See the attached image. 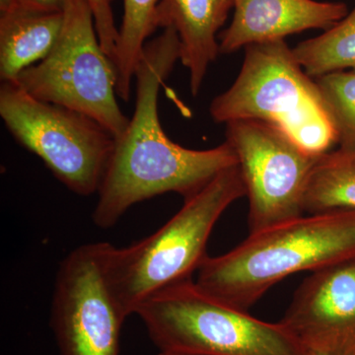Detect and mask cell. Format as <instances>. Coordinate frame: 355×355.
<instances>
[{
  "label": "cell",
  "instance_id": "cell-21",
  "mask_svg": "<svg viewBox=\"0 0 355 355\" xmlns=\"http://www.w3.org/2000/svg\"><path fill=\"white\" fill-rule=\"evenodd\" d=\"M307 355H327V354H323V352H314V350H309V352H308Z\"/></svg>",
  "mask_w": 355,
  "mask_h": 355
},
{
  "label": "cell",
  "instance_id": "cell-2",
  "mask_svg": "<svg viewBox=\"0 0 355 355\" xmlns=\"http://www.w3.org/2000/svg\"><path fill=\"white\" fill-rule=\"evenodd\" d=\"M355 260V211L304 214L249 233L234 249L207 256L196 282L205 291L249 311L294 273Z\"/></svg>",
  "mask_w": 355,
  "mask_h": 355
},
{
  "label": "cell",
  "instance_id": "cell-8",
  "mask_svg": "<svg viewBox=\"0 0 355 355\" xmlns=\"http://www.w3.org/2000/svg\"><path fill=\"white\" fill-rule=\"evenodd\" d=\"M225 135L246 188L249 233L304 216L306 188L318 157L266 121H230Z\"/></svg>",
  "mask_w": 355,
  "mask_h": 355
},
{
  "label": "cell",
  "instance_id": "cell-19",
  "mask_svg": "<svg viewBox=\"0 0 355 355\" xmlns=\"http://www.w3.org/2000/svg\"><path fill=\"white\" fill-rule=\"evenodd\" d=\"M65 1L67 0H0V4L14 3L39 10L62 12Z\"/></svg>",
  "mask_w": 355,
  "mask_h": 355
},
{
  "label": "cell",
  "instance_id": "cell-17",
  "mask_svg": "<svg viewBox=\"0 0 355 355\" xmlns=\"http://www.w3.org/2000/svg\"><path fill=\"white\" fill-rule=\"evenodd\" d=\"M335 127L340 149L355 153V71H335L315 78Z\"/></svg>",
  "mask_w": 355,
  "mask_h": 355
},
{
  "label": "cell",
  "instance_id": "cell-4",
  "mask_svg": "<svg viewBox=\"0 0 355 355\" xmlns=\"http://www.w3.org/2000/svg\"><path fill=\"white\" fill-rule=\"evenodd\" d=\"M216 123L257 120L284 130L303 150L319 157L338 137L315 79L284 40L249 44L239 76L209 107Z\"/></svg>",
  "mask_w": 355,
  "mask_h": 355
},
{
  "label": "cell",
  "instance_id": "cell-11",
  "mask_svg": "<svg viewBox=\"0 0 355 355\" xmlns=\"http://www.w3.org/2000/svg\"><path fill=\"white\" fill-rule=\"evenodd\" d=\"M233 7L232 22L220 34L223 55L306 30L327 31L349 14L343 2L315 0H233Z\"/></svg>",
  "mask_w": 355,
  "mask_h": 355
},
{
  "label": "cell",
  "instance_id": "cell-9",
  "mask_svg": "<svg viewBox=\"0 0 355 355\" xmlns=\"http://www.w3.org/2000/svg\"><path fill=\"white\" fill-rule=\"evenodd\" d=\"M109 244L79 246L58 268L51 326L62 355H119L127 316L114 298L105 272Z\"/></svg>",
  "mask_w": 355,
  "mask_h": 355
},
{
  "label": "cell",
  "instance_id": "cell-12",
  "mask_svg": "<svg viewBox=\"0 0 355 355\" xmlns=\"http://www.w3.org/2000/svg\"><path fill=\"white\" fill-rule=\"evenodd\" d=\"M233 0H160L157 28L172 27L181 43L180 62L190 71L191 94L202 89L210 64L219 51L217 33L227 19Z\"/></svg>",
  "mask_w": 355,
  "mask_h": 355
},
{
  "label": "cell",
  "instance_id": "cell-1",
  "mask_svg": "<svg viewBox=\"0 0 355 355\" xmlns=\"http://www.w3.org/2000/svg\"><path fill=\"white\" fill-rule=\"evenodd\" d=\"M181 58L174 28L147 42L135 71V106L113 153L98 190L93 221L113 227L135 203L167 193L195 195L214 177L238 164L227 142L207 150L184 148L166 135L159 120L161 86Z\"/></svg>",
  "mask_w": 355,
  "mask_h": 355
},
{
  "label": "cell",
  "instance_id": "cell-18",
  "mask_svg": "<svg viewBox=\"0 0 355 355\" xmlns=\"http://www.w3.org/2000/svg\"><path fill=\"white\" fill-rule=\"evenodd\" d=\"M113 0H88L89 6L94 15L96 30L103 50L114 62L119 29L114 24L111 3Z\"/></svg>",
  "mask_w": 355,
  "mask_h": 355
},
{
  "label": "cell",
  "instance_id": "cell-16",
  "mask_svg": "<svg viewBox=\"0 0 355 355\" xmlns=\"http://www.w3.org/2000/svg\"><path fill=\"white\" fill-rule=\"evenodd\" d=\"M292 51L312 78L345 69L355 71V6L331 29L302 42Z\"/></svg>",
  "mask_w": 355,
  "mask_h": 355
},
{
  "label": "cell",
  "instance_id": "cell-6",
  "mask_svg": "<svg viewBox=\"0 0 355 355\" xmlns=\"http://www.w3.org/2000/svg\"><path fill=\"white\" fill-rule=\"evenodd\" d=\"M13 83L36 99L94 119L114 139L130 121L116 102V65L103 50L88 0L65 1L57 44Z\"/></svg>",
  "mask_w": 355,
  "mask_h": 355
},
{
  "label": "cell",
  "instance_id": "cell-3",
  "mask_svg": "<svg viewBox=\"0 0 355 355\" xmlns=\"http://www.w3.org/2000/svg\"><path fill=\"white\" fill-rule=\"evenodd\" d=\"M246 197L239 166L219 173L184 198L182 209L156 232L125 248L109 244L105 272L123 314H135L142 302L166 287L193 279L207 259L214 226L236 200Z\"/></svg>",
  "mask_w": 355,
  "mask_h": 355
},
{
  "label": "cell",
  "instance_id": "cell-20",
  "mask_svg": "<svg viewBox=\"0 0 355 355\" xmlns=\"http://www.w3.org/2000/svg\"><path fill=\"white\" fill-rule=\"evenodd\" d=\"M158 355H200L195 354H188V352H161Z\"/></svg>",
  "mask_w": 355,
  "mask_h": 355
},
{
  "label": "cell",
  "instance_id": "cell-10",
  "mask_svg": "<svg viewBox=\"0 0 355 355\" xmlns=\"http://www.w3.org/2000/svg\"><path fill=\"white\" fill-rule=\"evenodd\" d=\"M279 322L308 352L355 355V260L311 272Z\"/></svg>",
  "mask_w": 355,
  "mask_h": 355
},
{
  "label": "cell",
  "instance_id": "cell-13",
  "mask_svg": "<svg viewBox=\"0 0 355 355\" xmlns=\"http://www.w3.org/2000/svg\"><path fill=\"white\" fill-rule=\"evenodd\" d=\"M64 25V11L39 10L18 4H0V78L13 83L28 67L44 60Z\"/></svg>",
  "mask_w": 355,
  "mask_h": 355
},
{
  "label": "cell",
  "instance_id": "cell-5",
  "mask_svg": "<svg viewBox=\"0 0 355 355\" xmlns=\"http://www.w3.org/2000/svg\"><path fill=\"white\" fill-rule=\"evenodd\" d=\"M135 314L161 352L200 355H307L280 322L270 323L224 302L196 280L156 292Z\"/></svg>",
  "mask_w": 355,
  "mask_h": 355
},
{
  "label": "cell",
  "instance_id": "cell-7",
  "mask_svg": "<svg viewBox=\"0 0 355 355\" xmlns=\"http://www.w3.org/2000/svg\"><path fill=\"white\" fill-rule=\"evenodd\" d=\"M0 116L18 144L77 195L98 193L114 137L94 119L41 101L14 83L0 88Z\"/></svg>",
  "mask_w": 355,
  "mask_h": 355
},
{
  "label": "cell",
  "instance_id": "cell-15",
  "mask_svg": "<svg viewBox=\"0 0 355 355\" xmlns=\"http://www.w3.org/2000/svg\"><path fill=\"white\" fill-rule=\"evenodd\" d=\"M159 0H123V15L114 53L118 83L116 95L128 102L132 83L149 37L157 29L156 7Z\"/></svg>",
  "mask_w": 355,
  "mask_h": 355
},
{
  "label": "cell",
  "instance_id": "cell-14",
  "mask_svg": "<svg viewBox=\"0 0 355 355\" xmlns=\"http://www.w3.org/2000/svg\"><path fill=\"white\" fill-rule=\"evenodd\" d=\"M303 207L305 214L355 211V153L338 148L318 157Z\"/></svg>",
  "mask_w": 355,
  "mask_h": 355
}]
</instances>
